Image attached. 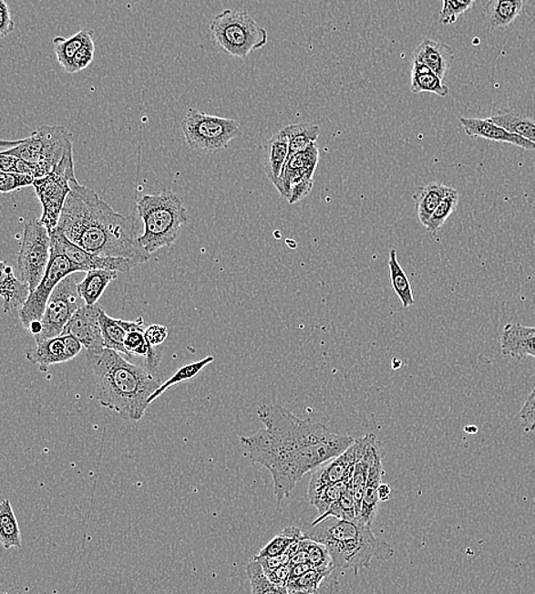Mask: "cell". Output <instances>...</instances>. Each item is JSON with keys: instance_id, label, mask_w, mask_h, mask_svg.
Returning a JSON list of instances; mask_svg holds the SVG:
<instances>
[{"instance_id": "1", "label": "cell", "mask_w": 535, "mask_h": 594, "mask_svg": "<svg viewBox=\"0 0 535 594\" xmlns=\"http://www.w3.org/2000/svg\"><path fill=\"white\" fill-rule=\"evenodd\" d=\"M257 415L264 429L242 435L240 443L249 460L270 471L279 505L304 475L343 454L355 442L324 424L299 419L280 405H261Z\"/></svg>"}, {"instance_id": "2", "label": "cell", "mask_w": 535, "mask_h": 594, "mask_svg": "<svg viewBox=\"0 0 535 594\" xmlns=\"http://www.w3.org/2000/svg\"><path fill=\"white\" fill-rule=\"evenodd\" d=\"M70 185L57 230L70 242L98 255L130 258L139 265L149 260L151 254L140 246L134 216L119 214L77 179Z\"/></svg>"}, {"instance_id": "3", "label": "cell", "mask_w": 535, "mask_h": 594, "mask_svg": "<svg viewBox=\"0 0 535 594\" xmlns=\"http://www.w3.org/2000/svg\"><path fill=\"white\" fill-rule=\"evenodd\" d=\"M86 360L97 380L99 405L117 412L122 420H142L149 397L162 384L159 371L131 364L122 353L108 348L86 352Z\"/></svg>"}, {"instance_id": "4", "label": "cell", "mask_w": 535, "mask_h": 594, "mask_svg": "<svg viewBox=\"0 0 535 594\" xmlns=\"http://www.w3.org/2000/svg\"><path fill=\"white\" fill-rule=\"evenodd\" d=\"M304 535L313 541L324 543L335 568L351 569L354 574L368 568L377 558L387 561L396 555V547L375 537L371 526L359 518L322 521L304 527Z\"/></svg>"}, {"instance_id": "5", "label": "cell", "mask_w": 535, "mask_h": 594, "mask_svg": "<svg viewBox=\"0 0 535 594\" xmlns=\"http://www.w3.org/2000/svg\"><path fill=\"white\" fill-rule=\"evenodd\" d=\"M136 210L144 224L139 244L149 254L175 244L183 226L191 221L183 199L171 190L145 194Z\"/></svg>"}, {"instance_id": "6", "label": "cell", "mask_w": 535, "mask_h": 594, "mask_svg": "<svg viewBox=\"0 0 535 594\" xmlns=\"http://www.w3.org/2000/svg\"><path fill=\"white\" fill-rule=\"evenodd\" d=\"M0 145L7 148L2 153L38 164L44 178L52 173L74 142H72L71 131L66 127L43 125L34 131L30 138L2 141Z\"/></svg>"}, {"instance_id": "7", "label": "cell", "mask_w": 535, "mask_h": 594, "mask_svg": "<svg viewBox=\"0 0 535 594\" xmlns=\"http://www.w3.org/2000/svg\"><path fill=\"white\" fill-rule=\"evenodd\" d=\"M211 33L230 56L243 58L267 44V31L246 11L225 10L214 17Z\"/></svg>"}, {"instance_id": "8", "label": "cell", "mask_w": 535, "mask_h": 594, "mask_svg": "<svg viewBox=\"0 0 535 594\" xmlns=\"http://www.w3.org/2000/svg\"><path fill=\"white\" fill-rule=\"evenodd\" d=\"M185 141L194 151L214 153L224 151L242 134L240 122L189 109L182 120Z\"/></svg>"}, {"instance_id": "9", "label": "cell", "mask_w": 535, "mask_h": 594, "mask_svg": "<svg viewBox=\"0 0 535 594\" xmlns=\"http://www.w3.org/2000/svg\"><path fill=\"white\" fill-rule=\"evenodd\" d=\"M74 180H76L74 145L67 149L52 173L35 180L33 187L43 207L39 220L46 226L49 233L56 230L60 222L63 207L71 193L70 183Z\"/></svg>"}, {"instance_id": "10", "label": "cell", "mask_w": 535, "mask_h": 594, "mask_svg": "<svg viewBox=\"0 0 535 594\" xmlns=\"http://www.w3.org/2000/svg\"><path fill=\"white\" fill-rule=\"evenodd\" d=\"M51 256V234L40 220L30 221L22 235L16 275L30 286L31 292L44 278Z\"/></svg>"}, {"instance_id": "11", "label": "cell", "mask_w": 535, "mask_h": 594, "mask_svg": "<svg viewBox=\"0 0 535 594\" xmlns=\"http://www.w3.org/2000/svg\"><path fill=\"white\" fill-rule=\"evenodd\" d=\"M80 300L83 298L78 293V284L76 283L75 276H66L49 297L42 318L43 332L35 337L36 344L61 337L71 317L83 306Z\"/></svg>"}, {"instance_id": "12", "label": "cell", "mask_w": 535, "mask_h": 594, "mask_svg": "<svg viewBox=\"0 0 535 594\" xmlns=\"http://www.w3.org/2000/svg\"><path fill=\"white\" fill-rule=\"evenodd\" d=\"M76 272H81L79 266L74 265L65 254L52 249L51 261H49L44 278L31 292L26 305L19 311L20 321L26 329H28L35 321L42 320L53 290L66 276L74 275Z\"/></svg>"}, {"instance_id": "13", "label": "cell", "mask_w": 535, "mask_h": 594, "mask_svg": "<svg viewBox=\"0 0 535 594\" xmlns=\"http://www.w3.org/2000/svg\"><path fill=\"white\" fill-rule=\"evenodd\" d=\"M52 249L69 258L77 266H79L81 272L90 270H113L118 272H129L134 267L139 266L138 262L126 257L102 256L98 254L89 253L78 246L61 233L60 230L52 231Z\"/></svg>"}, {"instance_id": "14", "label": "cell", "mask_w": 535, "mask_h": 594, "mask_svg": "<svg viewBox=\"0 0 535 594\" xmlns=\"http://www.w3.org/2000/svg\"><path fill=\"white\" fill-rule=\"evenodd\" d=\"M101 309L98 305L81 306L71 317L62 335H74L83 343L86 352H101L106 348L99 323Z\"/></svg>"}, {"instance_id": "15", "label": "cell", "mask_w": 535, "mask_h": 594, "mask_svg": "<svg viewBox=\"0 0 535 594\" xmlns=\"http://www.w3.org/2000/svg\"><path fill=\"white\" fill-rule=\"evenodd\" d=\"M319 160L320 152L316 143L311 145L306 151L290 156L280 182L275 187L281 196L288 201L294 185L313 180Z\"/></svg>"}, {"instance_id": "16", "label": "cell", "mask_w": 535, "mask_h": 594, "mask_svg": "<svg viewBox=\"0 0 535 594\" xmlns=\"http://www.w3.org/2000/svg\"><path fill=\"white\" fill-rule=\"evenodd\" d=\"M356 462V443L354 442L343 454L334 457L328 465H321V468L313 474L310 485H308V496L330 486V485L343 482L353 474Z\"/></svg>"}, {"instance_id": "17", "label": "cell", "mask_w": 535, "mask_h": 594, "mask_svg": "<svg viewBox=\"0 0 535 594\" xmlns=\"http://www.w3.org/2000/svg\"><path fill=\"white\" fill-rule=\"evenodd\" d=\"M460 124L464 127L465 133L470 138H480L494 142L509 143L525 151H535V144L521 136L494 124L489 120L479 118H460Z\"/></svg>"}, {"instance_id": "18", "label": "cell", "mask_w": 535, "mask_h": 594, "mask_svg": "<svg viewBox=\"0 0 535 594\" xmlns=\"http://www.w3.org/2000/svg\"><path fill=\"white\" fill-rule=\"evenodd\" d=\"M502 356L523 360L530 357L535 360V328L521 324H507L500 338Z\"/></svg>"}, {"instance_id": "19", "label": "cell", "mask_w": 535, "mask_h": 594, "mask_svg": "<svg viewBox=\"0 0 535 594\" xmlns=\"http://www.w3.org/2000/svg\"><path fill=\"white\" fill-rule=\"evenodd\" d=\"M453 60H455V53L452 48L447 44L433 39H424L414 53V62L428 67L442 79L447 76Z\"/></svg>"}, {"instance_id": "20", "label": "cell", "mask_w": 535, "mask_h": 594, "mask_svg": "<svg viewBox=\"0 0 535 594\" xmlns=\"http://www.w3.org/2000/svg\"><path fill=\"white\" fill-rule=\"evenodd\" d=\"M289 158V139L283 130H280L264 144V170L267 179L274 187L279 184L281 175Z\"/></svg>"}, {"instance_id": "21", "label": "cell", "mask_w": 535, "mask_h": 594, "mask_svg": "<svg viewBox=\"0 0 535 594\" xmlns=\"http://www.w3.org/2000/svg\"><path fill=\"white\" fill-rule=\"evenodd\" d=\"M2 271H0V295L3 297L4 312L15 311L21 309L28 300L31 289L30 286L22 281L15 274V270L10 265L2 262Z\"/></svg>"}, {"instance_id": "22", "label": "cell", "mask_w": 535, "mask_h": 594, "mask_svg": "<svg viewBox=\"0 0 535 594\" xmlns=\"http://www.w3.org/2000/svg\"><path fill=\"white\" fill-rule=\"evenodd\" d=\"M26 358L31 364L37 366L43 373H46L49 367L53 365L63 364V362L71 360L62 335L36 344L35 348H31L26 352Z\"/></svg>"}, {"instance_id": "23", "label": "cell", "mask_w": 535, "mask_h": 594, "mask_svg": "<svg viewBox=\"0 0 535 594\" xmlns=\"http://www.w3.org/2000/svg\"><path fill=\"white\" fill-rule=\"evenodd\" d=\"M452 190L453 188L448 187V185L441 182H432L417 189L414 201L416 203L417 215H418L421 225L427 228L433 213Z\"/></svg>"}, {"instance_id": "24", "label": "cell", "mask_w": 535, "mask_h": 594, "mask_svg": "<svg viewBox=\"0 0 535 594\" xmlns=\"http://www.w3.org/2000/svg\"><path fill=\"white\" fill-rule=\"evenodd\" d=\"M528 0H489L484 16L489 28L505 29L521 15Z\"/></svg>"}, {"instance_id": "25", "label": "cell", "mask_w": 535, "mask_h": 594, "mask_svg": "<svg viewBox=\"0 0 535 594\" xmlns=\"http://www.w3.org/2000/svg\"><path fill=\"white\" fill-rule=\"evenodd\" d=\"M118 274V271L101 269L86 272L85 279L78 284V293L85 305H98L104 290L117 278Z\"/></svg>"}, {"instance_id": "26", "label": "cell", "mask_w": 535, "mask_h": 594, "mask_svg": "<svg viewBox=\"0 0 535 594\" xmlns=\"http://www.w3.org/2000/svg\"><path fill=\"white\" fill-rule=\"evenodd\" d=\"M410 89L415 94L433 93L441 98L448 95V86L443 84L441 77L418 62H414L412 67Z\"/></svg>"}, {"instance_id": "27", "label": "cell", "mask_w": 535, "mask_h": 594, "mask_svg": "<svg viewBox=\"0 0 535 594\" xmlns=\"http://www.w3.org/2000/svg\"><path fill=\"white\" fill-rule=\"evenodd\" d=\"M92 37H94V31L86 28L78 31L69 38L56 37L52 40L54 53H56L57 61L63 69L67 72L69 71L76 54Z\"/></svg>"}, {"instance_id": "28", "label": "cell", "mask_w": 535, "mask_h": 594, "mask_svg": "<svg viewBox=\"0 0 535 594\" xmlns=\"http://www.w3.org/2000/svg\"><path fill=\"white\" fill-rule=\"evenodd\" d=\"M0 541L5 550H10L12 547H22L19 521H17L15 510L8 500H4L0 505Z\"/></svg>"}, {"instance_id": "29", "label": "cell", "mask_w": 535, "mask_h": 594, "mask_svg": "<svg viewBox=\"0 0 535 594\" xmlns=\"http://www.w3.org/2000/svg\"><path fill=\"white\" fill-rule=\"evenodd\" d=\"M389 276H391V284L394 292L397 295L402 303L403 307H410L415 306L414 292H412L409 278L402 269L400 263L397 261L396 249H392L389 252Z\"/></svg>"}, {"instance_id": "30", "label": "cell", "mask_w": 535, "mask_h": 594, "mask_svg": "<svg viewBox=\"0 0 535 594\" xmlns=\"http://www.w3.org/2000/svg\"><path fill=\"white\" fill-rule=\"evenodd\" d=\"M289 139V157L306 151L316 143L321 130L314 124H293L283 129Z\"/></svg>"}, {"instance_id": "31", "label": "cell", "mask_w": 535, "mask_h": 594, "mask_svg": "<svg viewBox=\"0 0 535 594\" xmlns=\"http://www.w3.org/2000/svg\"><path fill=\"white\" fill-rule=\"evenodd\" d=\"M489 120L535 144V120L530 118L521 116L520 113L501 112L489 117Z\"/></svg>"}, {"instance_id": "32", "label": "cell", "mask_w": 535, "mask_h": 594, "mask_svg": "<svg viewBox=\"0 0 535 594\" xmlns=\"http://www.w3.org/2000/svg\"><path fill=\"white\" fill-rule=\"evenodd\" d=\"M99 323H101L104 346L131 358L125 347V339L129 333L122 328L119 319L111 318V317L106 314V311L101 309V312H99Z\"/></svg>"}, {"instance_id": "33", "label": "cell", "mask_w": 535, "mask_h": 594, "mask_svg": "<svg viewBox=\"0 0 535 594\" xmlns=\"http://www.w3.org/2000/svg\"><path fill=\"white\" fill-rule=\"evenodd\" d=\"M335 569L334 565L325 567H315L301 578L289 579L287 584L288 593H316L319 592L322 580L333 573Z\"/></svg>"}, {"instance_id": "34", "label": "cell", "mask_w": 535, "mask_h": 594, "mask_svg": "<svg viewBox=\"0 0 535 594\" xmlns=\"http://www.w3.org/2000/svg\"><path fill=\"white\" fill-rule=\"evenodd\" d=\"M214 357L208 356L205 360L191 362V364L183 366L182 369L177 370L170 380H166L165 383H162L160 388L156 390V392L149 397V402L152 403L157 398L160 397L162 393H165L168 389L175 387L177 384L188 382V380L196 379L197 376L201 373V370H205L206 367L210 366L211 362H214Z\"/></svg>"}, {"instance_id": "35", "label": "cell", "mask_w": 535, "mask_h": 594, "mask_svg": "<svg viewBox=\"0 0 535 594\" xmlns=\"http://www.w3.org/2000/svg\"><path fill=\"white\" fill-rule=\"evenodd\" d=\"M352 480L353 474L343 480V482L330 485V486L321 489V491L308 496L311 505L319 512V516L325 514L334 503L338 502L343 497L345 491H346Z\"/></svg>"}, {"instance_id": "36", "label": "cell", "mask_w": 535, "mask_h": 594, "mask_svg": "<svg viewBox=\"0 0 535 594\" xmlns=\"http://www.w3.org/2000/svg\"><path fill=\"white\" fill-rule=\"evenodd\" d=\"M246 573L249 582L252 585V592L253 594L261 593H288L287 589L276 587L275 584L271 582L269 576L266 575L264 568L261 562L253 559L249 562L246 567Z\"/></svg>"}, {"instance_id": "37", "label": "cell", "mask_w": 535, "mask_h": 594, "mask_svg": "<svg viewBox=\"0 0 535 594\" xmlns=\"http://www.w3.org/2000/svg\"><path fill=\"white\" fill-rule=\"evenodd\" d=\"M305 537L302 529L297 527H287L275 537L272 541L262 547L258 553L260 557H272L283 555L298 539Z\"/></svg>"}, {"instance_id": "38", "label": "cell", "mask_w": 535, "mask_h": 594, "mask_svg": "<svg viewBox=\"0 0 535 594\" xmlns=\"http://www.w3.org/2000/svg\"><path fill=\"white\" fill-rule=\"evenodd\" d=\"M458 203H459V193H458L456 189H453L452 192L443 199L437 210L433 213L432 217H430L427 228H426L428 230V233L435 234L442 229V226L446 224L448 217H450L453 214V212L456 211Z\"/></svg>"}, {"instance_id": "39", "label": "cell", "mask_w": 535, "mask_h": 594, "mask_svg": "<svg viewBox=\"0 0 535 594\" xmlns=\"http://www.w3.org/2000/svg\"><path fill=\"white\" fill-rule=\"evenodd\" d=\"M0 171L10 173L30 174L36 179L43 178L38 164L21 160L19 157L0 153Z\"/></svg>"}, {"instance_id": "40", "label": "cell", "mask_w": 535, "mask_h": 594, "mask_svg": "<svg viewBox=\"0 0 535 594\" xmlns=\"http://www.w3.org/2000/svg\"><path fill=\"white\" fill-rule=\"evenodd\" d=\"M379 485L368 483L366 484L364 500H362L361 511L357 518L361 519L366 525H373L376 516H377L379 507L378 496Z\"/></svg>"}, {"instance_id": "41", "label": "cell", "mask_w": 535, "mask_h": 594, "mask_svg": "<svg viewBox=\"0 0 535 594\" xmlns=\"http://www.w3.org/2000/svg\"><path fill=\"white\" fill-rule=\"evenodd\" d=\"M476 0H443L439 24L444 26L456 24L459 16L474 6Z\"/></svg>"}, {"instance_id": "42", "label": "cell", "mask_w": 535, "mask_h": 594, "mask_svg": "<svg viewBox=\"0 0 535 594\" xmlns=\"http://www.w3.org/2000/svg\"><path fill=\"white\" fill-rule=\"evenodd\" d=\"M35 180V176L30 174L0 172V192L8 193L22 188L31 187V185H34Z\"/></svg>"}, {"instance_id": "43", "label": "cell", "mask_w": 535, "mask_h": 594, "mask_svg": "<svg viewBox=\"0 0 535 594\" xmlns=\"http://www.w3.org/2000/svg\"><path fill=\"white\" fill-rule=\"evenodd\" d=\"M303 546L306 548L308 559H310L311 564L314 566V568L315 567L334 565L333 560H331L328 547H326L324 543L313 541V539L305 537V538L303 539Z\"/></svg>"}, {"instance_id": "44", "label": "cell", "mask_w": 535, "mask_h": 594, "mask_svg": "<svg viewBox=\"0 0 535 594\" xmlns=\"http://www.w3.org/2000/svg\"><path fill=\"white\" fill-rule=\"evenodd\" d=\"M144 333L145 330L144 332H130L127 334L125 347L130 357L138 356L145 360L149 355V352L156 348L148 342Z\"/></svg>"}, {"instance_id": "45", "label": "cell", "mask_w": 535, "mask_h": 594, "mask_svg": "<svg viewBox=\"0 0 535 594\" xmlns=\"http://www.w3.org/2000/svg\"><path fill=\"white\" fill-rule=\"evenodd\" d=\"M94 56L95 43L94 37H92L88 39L87 43H86L84 47L79 49V52L76 54L67 74H78V72L85 70L86 68L94 61Z\"/></svg>"}, {"instance_id": "46", "label": "cell", "mask_w": 535, "mask_h": 594, "mask_svg": "<svg viewBox=\"0 0 535 594\" xmlns=\"http://www.w3.org/2000/svg\"><path fill=\"white\" fill-rule=\"evenodd\" d=\"M519 419L525 433L535 431V388L526 398L523 407L520 408Z\"/></svg>"}, {"instance_id": "47", "label": "cell", "mask_w": 535, "mask_h": 594, "mask_svg": "<svg viewBox=\"0 0 535 594\" xmlns=\"http://www.w3.org/2000/svg\"><path fill=\"white\" fill-rule=\"evenodd\" d=\"M15 29V22L12 19L10 6L5 0H0V37L5 38Z\"/></svg>"}, {"instance_id": "48", "label": "cell", "mask_w": 535, "mask_h": 594, "mask_svg": "<svg viewBox=\"0 0 535 594\" xmlns=\"http://www.w3.org/2000/svg\"><path fill=\"white\" fill-rule=\"evenodd\" d=\"M292 568L293 566L288 564L281 566L279 568H276L274 570L265 571V573L267 576H269L271 582L275 584L276 587L287 589L290 575H292Z\"/></svg>"}, {"instance_id": "49", "label": "cell", "mask_w": 535, "mask_h": 594, "mask_svg": "<svg viewBox=\"0 0 535 594\" xmlns=\"http://www.w3.org/2000/svg\"><path fill=\"white\" fill-rule=\"evenodd\" d=\"M145 338L152 347H159L166 341L168 338V329L166 326L151 325L145 328Z\"/></svg>"}, {"instance_id": "50", "label": "cell", "mask_w": 535, "mask_h": 594, "mask_svg": "<svg viewBox=\"0 0 535 594\" xmlns=\"http://www.w3.org/2000/svg\"><path fill=\"white\" fill-rule=\"evenodd\" d=\"M313 187H314V180L305 181V182L294 185L292 190V194H290V198L288 199L289 203L293 205V203L303 201L304 198H306L310 194Z\"/></svg>"}, {"instance_id": "51", "label": "cell", "mask_w": 535, "mask_h": 594, "mask_svg": "<svg viewBox=\"0 0 535 594\" xmlns=\"http://www.w3.org/2000/svg\"><path fill=\"white\" fill-rule=\"evenodd\" d=\"M313 568H314V566H313L311 562H304V564L293 566L290 579L301 578V576L307 573L308 570H311Z\"/></svg>"}, {"instance_id": "52", "label": "cell", "mask_w": 535, "mask_h": 594, "mask_svg": "<svg viewBox=\"0 0 535 594\" xmlns=\"http://www.w3.org/2000/svg\"><path fill=\"white\" fill-rule=\"evenodd\" d=\"M392 488L387 484H380L378 487V496L380 502H387L391 498Z\"/></svg>"}, {"instance_id": "53", "label": "cell", "mask_w": 535, "mask_h": 594, "mask_svg": "<svg viewBox=\"0 0 535 594\" xmlns=\"http://www.w3.org/2000/svg\"><path fill=\"white\" fill-rule=\"evenodd\" d=\"M465 431L467 433L474 434L478 432V428L476 426H466Z\"/></svg>"}, {"instance_id": "54", "label": "cell", "mask_w": 535, "mask_h": 594, "mask_svg": "<svg viewBox=\"0 0 535 594\" xmlns=\"http://www.w3.org/2000/svg\"><path fill=\"white\" fill-rule=\"evenodd\" d=\"M534 505H535V498H534Z\"/></svg>"}]
</instances>
